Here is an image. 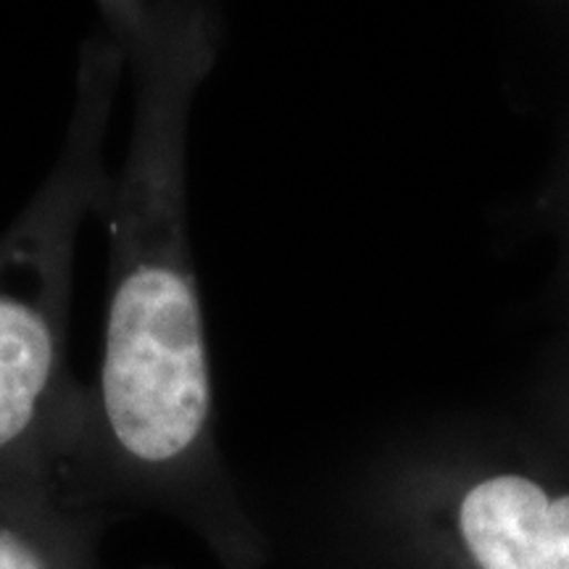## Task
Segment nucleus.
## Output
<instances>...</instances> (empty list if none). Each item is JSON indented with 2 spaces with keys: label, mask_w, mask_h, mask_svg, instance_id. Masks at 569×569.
Listing matches in <instances>:
<instances>
[{
  "label": "nucleus",
  "mask_w": 569,
  "mask_h": 569,
  "mask_svg": "<svg viewBox=\"0 0 569 569\" xmlns=\"http://www.w3.org/2000/svg\"><path fill=\"white\" fill-rule=\"evenodd\" d=\"M459 522L480 569H569V496L503 475L469 490Z\"/></svg>",
  "instance_id": "obj_3"
},
{
  "label": "nucleus",
  "mask_w": 569,
  "mask_h": 569,
  "mask_svg": "<svg viewBox=\"0 0 569 569\" xmlns=\"http://www.w3.org/2000/svg\"><path fill=\"white\" fill-rule=\"evenodd\" d=\"M122 74V51L101 27L82 46L59 159L0 234V478L21 490L69 465L80 438L88 386L69 369L74 253L111 188L106 134Z\"/></svg>",
  "instance_id": "obj_2"
},
{
  "label": "nucleus",
  "mask_w": 569,
  "mask_h": 569,
  "mask_svg": "<svg viewBox=\"0 0 569 569\" xmlns=\"http://www.w3.org/2000/svg\"><path fill=\"white\" fill-rule=\"evenodd\" d=\"M0 569H69L67 536L32 509L0 501Z\"/></svg>",
  "instance_id": "obj_4"
},
{
  "label": "nucleus",
  "mask_w": 569,
  "mask_h": 569,
  "mask_svg": "<svg viewBox=\"0 0 569 569\" xmlns=\"http://www.w3.org/2000/svg\"><path fill=\"white\" fill-rule=\"evenodd\" d=\"M98 9L130 71L132 132L98 213L109 227L103 351L69 465L169 496L193 486L211 438L184 140L213 30L209 13L190 3L117 0Z\"/></svg>",
  "instance_id": "obj_1"
}]
</instances>
